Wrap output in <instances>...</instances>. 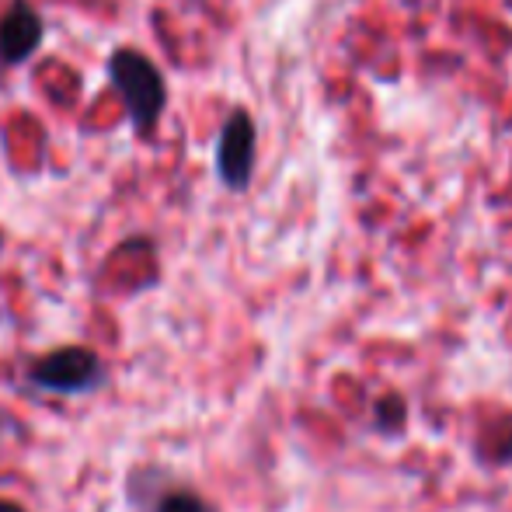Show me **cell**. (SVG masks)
<instances>
[{
  "label": "cell",
  "instance_id": "8992f818",
  "mask_svg": "<svg viewBox=\"0 0 512 512\" xmlns=\"http://www.w3.org/2000/svg\"><path fill=\"white\" fill-rule=\"evenodd\" d=\"M154 512H216L199 492L192 488H171L154 502Z\"/></svg>",
  "mask_w": 512,
  "mask_h": 512
},
{
  "label": "cell",
  "instance_id": "277c9868",
  "mask_svg": "<svg viewBox=\"0 0 512 512\" xmlns=\"http://www.w3.org/2000/svg\"><path fill=\"white\" fill-rule=\"evenodd\" d=\"M42 35V14L28 0H11V7L0 14V67H21L32 60L42 46Z\"/></svg>",
  "mask_w": 512,
  "mask_h": 512
},
{
  "label": "cell",
  "instance_id": "52a82bcc",
  "mask_svg": "<svg viewBox=\"0 0 512 512\" xmlns=\"http://www.w3.org/2000/svg\"><path fill=\"white\" fill-rule=\"evenodd\" d=\"M401 422H405V398H398V394H387L384 401H377V425H384V429H394Z\"/></svg>",
  "mask_w": 512,
  "mask_h": 512
},
{
  "label": "cell",
  "instance_id": "ba28073f",
  "mask_svg": "<svg viewBox=\"0 0 512 512\" xmlns=\"http://www.w3.org/2000/svg\"><path fill=\"white\" fill-rule=\"evenodd\" d=\"M0 512H28V509L18 506V502H11V499H0Z\"/></svg>",
  "mask_w": 512,
  "mask_h": 512
},
{
  "label": "cell",
  "instance_id": "7a4b0ae2",
  "mask_svg": "<svg viewBox=\"0 0 512 512\" xmlns=\"http://www.w3.org/2000/svg\"><path fill=\"white\" fill-rule=\"evenodd\" d=\"M25 384L42 394H67V398H81L105 384V363L95 349L88 345H63L35 363H28Z\"/></svg>",
  "mask_w": 512,
  "mask_h": 512
},
{
  "label": "cell",
  "instance_id": "5b68a950",
  "mask_svg": "<svg viewBox=\"0 0 512 512\" xmlns=\"http://www.w3.org/2000/svg\"><path fill=\"white\" fill-rule=\"evenodd\" d=\"M478 460L492 467H509L512 464V415L502 422L488 425L478 439Z\"/></svg>",
  "mask_w": 512,
  "mask_h": 512
},
{
  "label": "cell",
  "instance_id": "3957f363",
  "mask_svg": "<svg viewBox=\"0 0 512 512\" xmlns=\"http://www.w3.org/2000/svg\"><path fill=\"white\" fill-rule=\"evenodd\" d=\"M255 119L244 108H234L216 136V175L230 192H244L255 175Z\"/></svg>",
  "mask_w": 512,
  "mask_h": 512
},
{
  "label": "cell",
  "instance_id": "6da1fadb",
  "mask_svg": "<svg viewBox=\"0 0 512 512\" xmlns=\"http://www.w3.org/2000/svg\"><path fill=\"white\" fill-rule=\"evenodd\" d=\"M108 81L126 105L129 122L140 133H150L164 115V105H168V81H164L161 67L150 56H143L140 49L119 46L108 56Z\"/></svg>",
  "mask_w": 512,
  "mask_h": 512
},
{
  "label": "cell",
  "instance_id": "9c48e42d",
  "mask_svg": "<svg viewBox=\"0 0 512 512\" xmlns=\"http://www.w3.org/2000/svg\"><path fill=\"white\" fill-rule=\"evenodd\" d=\"M0 248H4V230H0Z\"/></svg>",
  "mask_w": 512,
  "mask_h": 512
}]
</instances>
